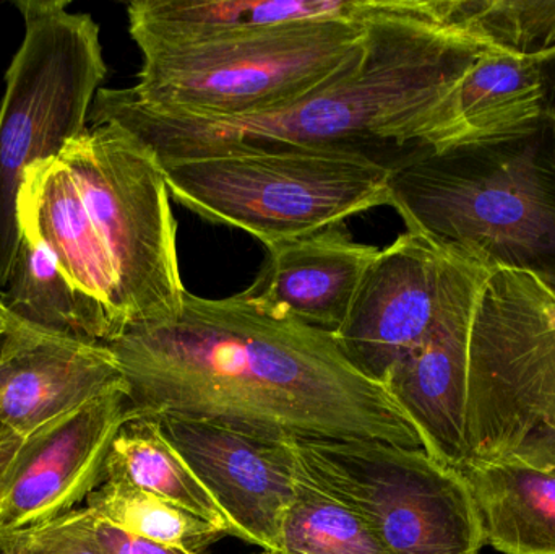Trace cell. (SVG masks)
I'll return each mask as SVG.
<instances>
[{
    "label": "cell",
    "instance_id": "cell-21",
    "mask_svg": "<svg viewBox=\"0 0 555 554\" xmlns=\"http://www.w3.org/2000/svg\"><path fill=\"white\" fill-rule=\"evenodd\" d=\"M104 481L130 485L171 501L223 530L227 537L237 539L233 524L172 448L158 420L132 418L124 423L111 445Z\"/></svg>",
    "mask_w": 555,
    "mask_h": 554
},
{
    "label": "cell",
    "instance_id": "cell-23",
    "mask_svg": "<svg viewBox=\"0 0 555 554\" xmlns=\"http://www.w3.org/2000/svg\"><path fill=\"white\" fill-rule=\"evenodd\" d=\"M276 553L393 554L361 517L307 480L300 471Z\"/></svg>",
    "mask_w": 555,
    "mask_h": 554
},
{
    "label": "cell",
    "instance_id": "cell-24",
    "mask_svg": "<svg viewBox=\"0 0 555 554\" xmlns=\"http://www.w3.org/2000/svg\"><path fill=\"white\" fill-rule=\"evenodd\" d=\"M469 18L499 48L541 59L555 52V0H463Z\"/></svg>",
    "mask_w": 555,
    "mask_h": 554
},
{
    "label": "cell",
    "instance_id": "cell-28",
    "mask_svg": "<svg viewBox=\"0 0 555 554\" xmlns=\"http://www.w3.org/2000/svg\"><path fill=\"white\" fill-rule=\"evenodd\" d=\"M544 91V120L553 130L555 143V52L540 61Z\"/></svg>",
    "mask_w": 555,
    "mask_h": 554
},
{
    "label": "cell",
    "instance_id": "cell-10",
    "mask_svg": "<svg viewBox=\"0 0 555 554\" xmlns=\"http://www.w3.org/2000/svg\"><path fill=\"white\" fill-rule=\"evenodd\" d=\"M491 273L423 234L404 231L378 250L333 334L336 344L362 376L382 386L391 368L478 293Z\"/></svg>",
    "mask_w": 555,
    "mask_h": 554
},
{
    "label": "cell",
    "instance_id": "cell-22",
    "mask_svg": "<svg viewBox=\"0 0 555 554\" xmlns=\"http://www.w3.org/2000/svg\"><path fill=\"white\" fill-rule=\"evenodd\" d=\"M85 506L126 532L191 554H205L227 537L178 504L117 481H103Z\"/></svg>",
    "mask_w": 555,
    "mask_h": 554
},
{
    "label": "cell",
    "instance_id": "cell-19",
    "mask_svg": "<svg viewBox=\"0 0 555 554\" xmlns=\"http://www.w3.org/2000/svg\"><path fill=\"white\" fill-rule=\"evenodd\" d=\"M543 119L540 61L495 48L475 62L460 87L456 132L450 145L527 136L534 132Z\"/></svg>",
    "mask_w": 555,
    "mask_h": 554
},
{
    "label": "cell",
    "instance_id": "cell-18",
    "mask_svg": "<svg viewBox=\"0 0 555 554\" xmlns=\"http://www.w3.org/2000/svg\"><path fill=\"white\" fill-rule=\"evenodd\" d=\"M482 543L502 554H555V472L514 462H466Z\"/></svg>",
    "mask_w": 555,
    "mask_h": 554
},
{
    "label": "cell",
    "instance_id": "cell-17",
    "mask_svg": "<svg viewBox=\"0 0 555 554\" xmlns=\"http://www.w3.org/2000/svg\"><path fill=\"white\" fill-rule=\"evenodd\" d=\"M18 221L20 228L38 233L75 286L109 309L122 335L113 269L74 176L61 159L28 169L18 198Z\"/></svg>",
    "mask_w": 555,
    "mask_h": 554
},
{
    "label": "cell",
    "instance_id": "cell-26",
    "mask_svg": "<svg viewBox=\"0 0 555 554\" xmlns=\"http://www.w3.org/2000/svg\"><path fill=\"white\" fill-rule=\"evenodd\" d=\"M88 527H90L91 542L98 554H191L126 532L107 520L101 519L90 510H88Z\"/></svg>",
    "mask_w": 555,
    "mask_h": 554
},
{
    "label": "cell",
    "instance_id": "cell-6",
    "mask_svg": "<svg viewBox=\"0 0 555 554\" xmlns=\"http://www.w3.org/2000/svg\"><path fill=\"white\" fill-rule=\"evenodd\" d=\"M25 25L0 101V296L18 254V198L29 168L88 129L107 67L100 26L68 0L15 2Z\"/></svg>",
    "mask_w": 555,
    "mask_h": 554
},
{
    "label": "cell",
    "instance_id": "cell-30",
    "mask_svg": "<svg viewBox=\"0 0 555 554\" xmlns=\"http://www.w3.org/2000/svg\"><path fill=\"white\" fill-rule=\"evenodd\" d=\"M0 315H10L9 312H7V309L3 308L2 299H0Z\"/></svg>",
    "mask_w": 555,
    "mask_h": 554
},
{
    "label": "cell",
    "instance_id": "cell-1",
    "mask_svg": "<svg viewBox=\"0 0 555 554\" xmlns=\"http://www.w3.org/2000/svg\"><path fill=\"white\" fill-rule=\"evenodd\" d=\"M133 418L198 420L276 441L369 439L423 448L380 384L333 332L273 314L244 293H189L181 315L107 344Z\"/></svg>",
    "mask_w": 555,
    "mask_h": 554
},
{
    "label": "cell",
    "instance_id": "cell-12",
    "mask_svg": "<svg viewBox=\"0 0 555 554\" xmlns=\"http://www.w3.org/2000/svg\"><path fill=\"white\" fill-rule=\"evenodd\" d=\"M132 418L126 390H117L85 403L25 441L0 507V533L83 507L104 481L114 438Z\"/></svg>",
    "mask_w": 555,
    "mask_h": 554
},
{
    "label": "cell",
    "instance_id": "cell-14",
    "mask_svg": "<svg viewBox=\"0 0 555 554\" xmlns=\"http://www.w3.org/2000/svg\"><path fill=\"white\" fill-rule=\"evenodd\" d=\"M341 227L267 247L247 298L284 318L335 334L378 254Z\"/></svg>",
    "mask_w": 555,
    "mask_h": 554
},
{
    "label": "cell",
    "instance_id": "cell-29",
    "mask_svg": "<svg viewBox=\"0 0 555 554\" xmlns=\"http://www.w3.org/2000/svg\"><path fill=\"white\" fill-rule=\"evenodd\" d=\"M10 321H12L10 315H0V340H2L3 335L9 331Z\"/></svg>",
    "mask_w": 555,
    "mask_h": 554
},
{
    "label": "cell",
    "instance_id": "cell-7",
    "mask_svg": "<svg viewBox=\"0 0 555 554\" xmlns=\"http://www.w3.org/2000/svg\"><path fill=\"white\" fill-rule=\"evenodd\" d=\"M162 166L178 204L266 247L390 205V169L341 153L228 152Z\"/></svg>",
    "mask_w": 555,
    "mask_h": 554
},
{
    "label": "cell",
    "instance_id": "cell-9",
    "mask_svg": "<svg viewBox=\"0 0 555 554\" xmlns=\"http://www.w3.org/2000/svg\"><path fill=\"white\" fill-rule=\"evenodd\" d=\"M300 474L361 517L393 554H479L481 527L456 468L423 448L294 441Z\"/></svg>",
    "mask_w": 555,
    "mask_h": 554
},
{
    "label": "cell",
    "instance_id": "cell-32",
    "mask_svg": "<svg viewBox=\"0 0 555 554\" xmlns=\"http://www.w3.org/2000/svg\"><path fill=\"white\" fill-rule=\"evenodd\" d=\"M259 554H278V553L263 552V553H259Z\"/></svg>",
    "mask_w": 555,
    "mask_h": 554
},
{
    "label": "cell",
    "instance_id": "cell-13",
    "mask_svg": "<svg viewBox=\"0 0 555 554\" xmlns=\"http://www.w3.org/2000/svg\"><path fill=\"white\" fill-rule=\"evenodd\" d=\"M126 390L107 345L42 331L12 318L0 340V425L28 441L107 394Z\"/></svg>",
    "mask_w": 555,
    "mask_h": 554
},
{
    "label": "cell",
    "instance_id": "cell-4",
    "mask_svg": "<svg viewBox=\"0 0 555 554\" xmlns=\"http://www.w3.org/2000/svg\"><path fill=\"white\" fill-rule=\"evenodd\" d=\"M469 459L555 472V288L494 270L473 309L466 384Z\"/></svg>",
    "mask_w": 555,
    "mask_h": 554
},
{
    "label": "cell",
    "instance_id": "cell-5",
    "mask_svg": "<svg viewBox=\"0 0 555 554\" xmlns=\"http://www.w3.org/2000/svg\"><path fill=\"white\" fill-rule=\"evenodd\" d=\"M365 20L287 23L143 49L129 91L166 116L224 119L280 109L351 61L364 42Z\"/></svg>",
    "mask_w": 555,
    "mask_h": 554
},
{
    "label": "cell",
    "instance_id": "cell-25",
    "mask_svg": "<svg viewBox=\"0 0 555 554\" xmlns=\"http://www.w3.org/2000/svg\"><path fill=\"white\" fill-rule=\"evenodd\" d=\"M0 540L7 554H98L85 506L38 526L0 533Z\"/></svg>",
    "mask_w": 555,
    "mask_h": 554
},
{
    "label": "cell",
    "instance_id": "cell-15",
    "mask_svg": "<svg viewBox=\"0 0 555 554\" xmlns=\"http://www.w3.org/2000/svg\"><path fill=\"white\" fill-rule=\"evenodd\" d=\"M479 292L460 302L382 383L416 429L424 451L456 471L469 459L465 423L468 344Z\"/></svg>",
    "mask_w": 555,
    "mask_h": 554
},
{
    "label": "cell",
    "instance_id": "cell-3",
    "mask_svg": "<svg viewBox=\"0 0 555 554\" xmlns=\"http://www.w3.org/2000/svg\"><path fill=\"white\" fill-rule=\"evenodd\" d=\"M406 231L494 270L555 288V143L534 132L488 143L426 146L388 175Z\"/></svg>",
    "mask_w": 555,
    "mask_h": 554
},
{
    "label": "cell",
    "instance_id": "cell-20",
    "mask_svg": "<svg viewBox=\"0 0 555 554\" xmlns=\"http://www.w3.org/2000/svg\"><path fill=\"white\" fill-rule=\"evenodd\" d=\"M20 231L22 243L0 296L10 318L94 344L119 338L109 309L65 276L38 233L29 228Z\"/></svg>",
    "mask_w": 555,
    "mask_h": 554
},
{
    "label": "cell",
    "instance_id": "cell-2",
    "mask_svg": "<svg viewBox=\"0 0 555 554\" xmlns=\"http://www.w3.org/2000/svg\"><path fill=\"white\" fill-rule=\"evenodd\" d=\"M495 48L460 0H380L351 61L280 109L166 116L142 106L129 88H101L88 123L117 124L162 165L228 152H325L391 169L426 146L453 142L460 87Z\"/></svg>",
    "mask_w": 555,
    "mask_h": 554
},
{
    "label": "cell",
    "instance_id": "cell-11",
    "mask_svg": "<svg viewBox=\"0 0 555 554\" xmlns=\"http://www.w3.org/2000/svg\"><path fill=\"white\" fill-rule=\"evenodd\" d=\"M155 420L227 514L237 539L276 553L299 474L293 442L198 420Z\"/></svg>",
    "mask_w": 555,
    "mask_h": 554
},
{
    "label": "cell",
    "instance_id": "cell-31",
    "mask_svg": "<svg viewBox=\"0 0 555 554\" xmlns=\"http://www.w3.org/2000/svg\"><path fill=\"white\" fill-rule=\"evenodd\" d=\"M0 554H7L5 546H3L2 540H0Z\"/></svg>",
    "mask_w": 555,
    "mask_h": 554
},
{
    "label": "cell",
    "instance_id": "cell-27",
    "mask_svg": "<svg viewBox=\"0 0 555 554\" xmlns=\"http://www.w3.org/2000/svg\"><path fill=\"white\" fill-rule=\"evenodd\" d=\"M23 446H25V441L22 438L0 425V507L5 500L7 491H9L10 480H12Z\"/></svg>",
    "mask_w": 555,
    "mask_h": 554
},
{
    "label": "cell",
    "instance_id": "cell-8",
    "mask_svg": "<svg viewBox=\"0 0 555 554\" xmlns=\"http://www.w3.org/2000/svg\"><path fill=\"white\" fill-rule=\"evenodd\" d=\"M59 159L74 176L113 269L122 331L178 319L188 289L171 194L155 153L117 124L103 123L88 126Z\"/></svg>",
    "mask_w": 555,
    "mask_h": 554
},
{
    "label": "cell",
    "instance_id": "cell-16",
    "mask_svg": "<svg viewBox=\"0 0 555 554\" xmlns=\"http://www.w3.org/2000/svg\"><path fill=\"white\" fill-rule=\"evenodd\" d=\"M378 0H135L127 7L140 51L287 23L364 22Z\"/></svg>",
    "mask_w": 555,
    "mask_h": 554
}]
</instances>
